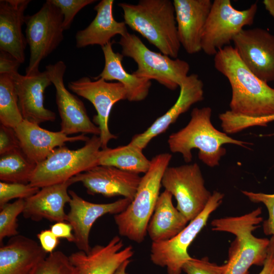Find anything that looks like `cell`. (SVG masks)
I'll use <instances>...</instances> for the list:
<instances>
[{
	"label": "cell",
	"instance_id": "5b68a950",
	"mask_svg": "<svg viewBox=\"0 0 274 274\" xmlns=\"http://www.w3.org/2000/svg\"><path fill=\"white\" fill-rule=\"evenodd\" d=\"M172 155L159 154L152 158L148 170L141 177L135 195L126 209L114 216L120 235L141 243L147 233V227L160 195L164 173Z\"/></svg>",
	"mask_w": 274,
	"mask_h": 274
},
{
	"label": "cell",
	"instance_id": "f35d334b",
	"mask_svg": "<svg viewBox=\"0 0 274 274\" xmlns=\"http://www.w3.org/2000/svg\"><path fill=\"white\" fill-rule=\"evenodd\" d=\"M21 63L11 55L0 51V74L12 75L18 73Z\"/></svg>",
	"mask_w": 274,
	"mask_h": 274
},
{
	"label": "cell",
	"instance_id": "83f0119b",
	"mask_svg": "<svg viewBox=\"0 0 274 274\" xmlns=\"http://www.w3.org/2000/svg\"><path fill=\"white\" fill-rule=\"evenodd\" d=\"M151 164L143 150L129 143L115 148L101 149L98 165L111 166L121 170L139 174H145Z\"/></svg>",
	"mask_w": 274,
	"mask_h": 274
},
{
	"label": "cell",
	"instance_id": "277c9868",
	"mask_svg": "<svg viewBox=\"0 0 274 274\" xmlns=\"http://www.w3.org/2000/svg\"><path fill=\"white\" fill-rule=\"evenodd\" d=\"M262 209L238 216L215 219L212 230L232 234L235 238L228 250V259L224 274H249L253 265L263 266L266 260L269 239L254 235L253 231L263 221Z\"/></svg>",
	"mask_w": 274,
	"mask_h": 274
},
{
	"label": "cell",
	"instance_id": "ba28073f",
	"mask_svg": "<svg viewBox=\"0 0 274 274\" xmlns=\"http://www.w3.org/2000/svg\"><path fill=\"white\" fill-rule=\"evenodd\" d=\"M63 16L56 6L49 0L37 13L25 16V30L30 56L25 75L39 72V65L63 41Z\"/></svg>",
	"mask_w": 274,
	"mask_h": 274
},
{
	"label": "cell",
	"instance_id": "603a6c76",
	"mask_svg": "<svg viewBox=\"0 0 274 274\" xmlns=\"http://www.w3.org/2000/svg\"><path fill=\"white\" fill-rule=\"evenodd\" d=\"M30 0L0 1V51L8 53L21 64L27 44L22 27Z\"/></svg>",
	"mask_w": 274,
	"mask_h": 274
},
{
	"label": "cell",
	"instance_id": "2e32d148",
	"mask_svg": "<svg viewBox=\"0 0 274 274\" xmlns=\"http://www.w3.org/2000/svg\"><path fill=\"white\" fill-rule=\"evenodd\" d=\"M81 182L90 195L101 194L107 197L122 196L132 201L141 177L116 167L97 165L72 178Z\"/></svg>",
	"mask_w": 274,
	"mask_h": 274
},
{
	"label": "cell",
	"instance_id": "4dcf8cb0",
	"mask_svg": "<svg viewBox=\"0 0 274 274\" xmlns=\"http://www.w3.org/2000/svg\"><path fill=\"white\" fill-rule=\"evenodd\" d=\"M219 118L223 132L226 134L235 133L254 126H266L268 123L274 121V115L254 117L235 114L230 110L220 114Z\"/></svg>",
	"mask_w": 274,
	"mask_h": 274
},
{
	"label": "cell",
	"instance_id": "ee69618b",
	"mask_svg": "<svg viewBox=\"0 0 274 274\" xmlns=\"http://www.w3.org/2000/svg\"><path fill=\"white\" fill-rule=\"evenodd\" d=\"M130 262V259L125 261L117 269L113 274H128L126 272V269L129 264Z\"/></svg>",
	"mask_w": 274,
	"mask_h": 274
},
{
	"label": "cell",
	"instance_id": "9a60e30c",
	"mask_svg": "<svg viewBox=\"0 0 274 274\" xmlns=\"http://www.w3.org/2000/svg\"><path fill=\"white\" fill-rule=\"evenodd\" d=\"M71 199L66 221L71 224L75 237L74 243L80 251L88 253L91 247L89 237L95 222L107 214L116 215L125 210L131 202L123 198L108 203H96L87 201L75 191L68 190Z\"/></svg>",
	"mask_w": 274,
	"mask_h": 274
},
{
	"label": "cell",
	"instance_id": "9c48e42d",
	"mask_svg": "<svg viewBox=\"0 0 274 274\" xmlns=\"http://www.w3.org/2000/svg\"><path fill=\"white\" fill-rule=\"evenodd\" d=\"M257 8L256 2L248 9L239 10L230 0L214 1L201 37V50L215 56L229 45L245 26L253 23Z\"/></svg>",
	"mask_w": 274,
	"mask_h": 274
},
{
	"label": "cell",
	"instance_id": "7402d4cb",
	"mask_svg": "<svg viewBox=\"0 0 274 274\" xmlns=\"http://www.w3.org/2000/svg\"><path fill=\"white\" fill-rule=\"evenodd\" d=\"M74 183L71 178L41 188L37 193L25 199L24 217L34 221L43 219L55 222L66 221L64 207L71 199L68 188Z\"/></svg>",
	"mask_w": 274,
	"mask_h": 274
},
{
	"label": "cell",
	"instance_id": "8992f818",
	"mask_svg": "<svg viewBox=\"0 0 274 274\" xmlns=\"http://www.w3.org/2000/svg\"><path fill=\"white\" fill-rule=\"evenodd\" d=\"M100 149V140L96 135L77 150H71L64 146L58 147L37 164L29 184L41 188L62 183L98 165Z\"/></svg>",
	"mask_w": 274,
	"mask_h": 274
},
{
	"label": "cell",
	"instance_id": "ab89813d",
	"mask_svg": "<svg viewBox=\"0 0 274 274\" xmlns=\"http://www.w3.org/2000/svg\"><path fill=\"white\" fill-rule=\"evenodd\" d=\"M40 245L47 253H51L59 244V238L55 236L51 230L41 231L37 234Z\"/></svg>",
	"mask_w": 274,
	"mask_h": 274
},
{
	"label": "cell",
	"instance_id": "52a82bcc",
	"mask_svg": "<svg viewBox=\"0 0 274 274\" xmlns=\"http://www.w3.org/2000/svg\"><path fill=\"white\" fill-rule=\"evenodd\" d=\"M118 43L123 56L136 62L138 67L132 73L138 77L155 80L174 90L188 76L190 65L187 61L150 50L135 34L128 32Z\"/></svg>",
	"mask_w": 274,
	"mask_h": 274
},
{
	"label": "cell",
	"instance_id": "f1b7e54d",
	"mask_svg": "<svg viewBox=\"0 0 274 274\" xmlns=\"http://www.w3.org/2000/svg\"><path fill=\"white\" fill-rule=\"evenodd\" d=\"M36 166L21 148L14 149L0 155V180L28 184Z\"/></svg>",
	"mask_w": 274,
	"mask_h": 274
},
{
	"label": "cell",
	"instance_id": "7bdbcfd3",
	"mask_svg": "<svg viewBox=\"0 0 274 274\" xmlns=\"http://www.w3.org/2000/svg\"><path fill=\"white\" fill-rule=\"evenodd\" d=\"M262 3L265 9L274 19V0H264Z\"/></svg>",
	"mask_w": 274,
	"mask_h": 274
},
{
	"label": "cell",
	"instance_id": "d6986e66",
	"mask_svg": "<svg viewBox=\"0 0 274 274\" xmlns=\"http://www.w3.org/2000/svg\"><path fill=\"white\" fill-rule=\"evenodd\" d=\"M179 88V97L173 106L145 131L134 135L129 142L130 144L143 150L153 138L165 131L181 114L204 99L203 83L197 74L188 75Z\"/></svg>",
	"mask_w": 274,
	"mask_h": 274
},
{
	"label": "cell",
	"instance_id": "5bb4252c",
	"mask_svg": "<svg viewBox=\"0 0 274 274\" xmlns=\"http://www.w3.org/2000/svg\"><path fill=\"white\" fill-rule=\"evenodd\" d=\"M247 67L266 83L274 81V35L259 27L243 29L233 40Z\"/></svg>",
	"mask_w": 274,
	"mask_h": 274
},
{
	"label": "cell",
	"instance_id": "e0dca14e",
	"mask_svg": "<svg viewBox=\"0 0 274 274\" xmlns=\"http://www.w3.org/2000/svg\"><path fill=\"white\" fill-rule=\"evenodd\" d=\"M124 246L123 241L116 235L105 246L97 245L86 253L79 251L68 257L77 274H113L125 261L133 256V247Z\"/></svg>",
	"mask_w": 274,
	"mask_h": 274
},
{
	"label": "cell",
	"instance_id": "1f68e13d",
	"mask_svg": "<svg viewBox=\"0 0 274 274\" xmlns=\"http://www.w3.org/2000/svg\"><path fill=\"white\" fill-rule=\"evenodd\" d=\"M25 199H17L12 203H8L0 208V243L5 237H11L19 234L17 217L22 213Z\"/></svg>",
	"mask_w": 274,
	"mask_h": 274
},
{
	"label": "cell",
	"instance_id": "cb8c5ba5",
	"mask_svg": "<svg viewBox=\"0 0 274 274\" xmlns=\"http://www.w3.org/2000/svg\"><path fill=\"white\" fill-rule=\"evenodd\" d=\"M47 254L32 238L20 234L11 237L0 248V274H31Z\"/></svg>",
	"mask_w": 274,
	"mask_h": 274
},
{
	"label": "cell",
	"instance_id": "484cf974",
	"mask_svg": "<svg viewBox=\"0 0 274 274\" xmlns=\"http://www.w3.org/2000/svg\"><path fill=\"white\" fill-rule=\"evenodd\" d=\"M113 42H110L101 47L105 58V65L101 72L94 80L103 79L107 81H117L122 84L127 93V100L129 101H141L148 96L151 81L128 73L122 65L123 56L115 52L112 48Z\"/></svg>",
	"mask_w": 274,
	"mask_h": 274
},
{
	"label": "cell",
	"instance_id": "d590c367",
	"mask_svg": "<svg viewBox=\"0 0 274 274\" xmlns=\"http://www.w3.org/2000/svg\"><path fill=\"white\" fill-rule=\"evenodd\" d=\"M60 9L63 16L62 27L68 29L76 14L83 8L95 2V0H49Z\"/></svg>",
	"mask_w": 274,
	"mask_h": 274
},
{
	"label": "cell",
	"instance_id": "d4e9b609",
	"mask_svg": "<svg viewBox=\"0 0 274 274\" xmlns=\"http://www.w3.org/2000/svg\"><path fill=\"white\" fill-rule=\"evenodd\" d=\"M113 4V0H102L94 7L96 14L94 19L87 27L76 34L77 48L94 45L102 47L111 42V39L115 36L123 37L128 32L124 21L115 19Z\"/></svg>",
	"mask_w": 274,
	"mask_h": 274
},
{
	"label": "cell",
	"instance_id": "4316f807",
	"mask_svg": "<svg viewBox=\"0 0 274 274\" xmlns=\"http://www.w3.org/2000/svg\"><path fill=\"white\" fill-rule=\"evenodd\" d=\"M172 198L173 195L164 190L158 198L147 230L152 242L170 239L188 224L189 221L173 205Z\"/></svg>",
	"mask_w": 274,
	"mask_h": 274
},
{
	"label": "cell",
	"instance_id": "ac0fdd59",
	"mask_svg": "<svg viewBox=\"0 0 274 274\" xmlns=\"http://www.w3.org/2000/svg\"><path fill=\"white\" fill-rule=\"evenodd\" d=\"M11 76L23 119L38 124L55 121V113L44 105L45 90L52 84L48 73L45 70L27 76L18 72Z\"/></svg>",
	"mask_w": 274,
	"mask_h": 274
},
{
	"label": "cell",
	"instance_id": "ffe728a7",
	"mask_svg": "<svg viewBox=\"0 0 274 274\" xmlns=\"http://www.w3.org/2000/svg\"><path fill=\"white\" fill-rule=\"evenodd\" d=\"M212 3L210 0L173 1L179 40L189 54L201 50V37Z\"/></svg>",
	"mask_w": 274,
	"mask_h": 274
},
{
	"label": "cell",
	"instance_id": "7a4b0ae2",
	"mask_svg": "<svg viewBox=\"0 0 274 274\" xmlns=\"http://www.w3.org/2000/svg\"><path fill=\"white\" fill-rule=\"evenodd\" d=\"M212 113L209 107L194 108L186 126L169 135L167 143L170 151L180 153L184 161L189 163L192 159V150L197 149L198 158L213 167L218 166L221 157L225 155L226 149L222 147L224 144L249 148L250 143L234 139L217 129L211 121Z\"/></svg>",
	"mask_w": 274,
	"mask_h": 274
},
{
	"label": "cell",
	"instance_id": "30bf717a",
	"mask_svg": "<svg viewBox=\"0 0 274 274\" xmlns=\"http://www.w3.org/2000/svg\"><path fill=\"white\" fill-rule=\"evenodd\" d=\"M224 194L214 191L203 210L177 235L170 239L154 243L151 246L152 263L166 268L167 274H181L184 264L192 257L188 249L207 225L209 218L222 203Z\"/></svg>",
	"mask_w": 274,
	"mask_h": 274
},
{
	"label": "cell",
	"instance_id": "3957f363",
	"mask_svg": "<svg viewBox=\"0 0 274 274\" xmlns=\"http://www.w3.org/2000/svg\"><path fill=\"white\" fill-rule=\"evenodd\" d=\"M124 22L141 34L160 53L177 58L181 44L179 40L173 2L170 0H141L137 4L120 3Z\"/></svg>",
	"mask_w": 274,
	"mask_h": 274
},
{
	"label": "cell",
	"instance_id": "b9f144b4",
	"mask_svg": "<svg viewBox=\"0 0 274 274\" xmlns=\"http://www.w3.org/2000/svg\"><path fill=\"white\" fill-rule=\"evenodd\" d=\"M258 274H274V236L269 239L266 260Z\"/></svg>",
	"mask_w": 274,
	"mask_h": 274
},
{
	"label": "cell",
	"instance_id": "d6a6232c",
	"mask_svg": "<svg viewBox=\"0 0 274 274\" xmlns=\"http://www.w3.org/2000/svg\"><path fill=\"white\" fill-rule=\"evenodd\" d=\"M31 274H77V272L68 256L61 251H55L40 262Z\"/></svg>",
	"mask_w": 274,
	"mask_h": 274
},
{
	"label": "cell",
	"instance_id": "6da1fadb",
	"mask_svg": "<svg viewBox=\"0 0 274 274\" xmlns=\"http://www.w3.org/2000/svg\"><path fill=\"white\" fill-rule=\"evenodd\" d=\"M214 63L230 85L231 112L254 117L274 115V88L247 67L233 47L228 45L218 50Z\"/></svg>",
	"mask_w": 274,
	"mask_h": 274
},
{
	"label": "cell",
	"instance_id": "8d00e7d4",
	"mask_svg": "<svg viewBox=\"0 0 274 274\" xmlns=\"http://www.w3.org/2000/svg\"><path fill=\"white\" fill-rule=\"evenodd\" d=\"M226 269V263L218 265L206 256L200 259L192 257L184 264L182 270L186 274H224Z\"/></svg>",
	"mask_w": 274,
	"mask_h": 274
},
{
	"label": "cell",
	"instance_id": "74e56055",
	"mask_svg": "<svg viewBox=\"0 0 274 274\" xmlns=\"http://www.w3.org/2000/svg\"><path fill=\"white\" fill-rule=\"evenodd\" d=\"M20 148V143L14 128L0 125V155Z\"/></svg>",
	"mask_w": 274,
	"mask_h": 274
},
{
	"label": "cell",
	"instance_id": "60d3db41",
	"mask_svg": "<svg viewBox=\"0 0 274 274\" xmlns=\"http://www.w3.org/2000/svg\"><path fill=\"white\" fill-rule=\"evenodd\" d=\"M50 230L58 238H64L69 242H74L75 237L73 228L68 223L64 222H56L51 226Z\"/></svg>",
	"mask_w": 274,
	"mask_h": 274
},
{
	"label": "cell",
	"instance_id": "f546056e",
	"mask_svg": "<svg viewBox=\"0 0 274 274\" xmlns=\"http://www.w3.org/2000/svg\"><path fill=\"white\" fill-rule=\"evenodd\" d=\"M23 120L12 76L0 74L1 124L14 128Z\"/></svg>",
	"mask_w": 274,
	"mask_h": 274
},
{
	"label": "cell",
	"instance_id": "8fae6325",
	"mask_svg": "<svg viewBox=\"0 0 274 274\" xmlns=\"http://www.w3.org/2000/svg\"><path fill=\"white\" fill-rule=\"evenodd\" d=\"M177 200V209L189 222L205 208L212 193L205 187L199 166L194 163L165 169L161 182Z\"/></svg>",
	"mask_w": 274,
	"mask_h": 274
},
{
	"label": "cell",
	"instance_id": "836d02e7",
	"mask_svg": "<svg viewBox=\"0 0 274 274\" xmlns=\"http://www.w3.org/2000/svg\"><path fill=\"white\" fill-rule=\"evenodd\" d=\"M40 188L29 183L0 182V208L14 198L26 199L37 193Z\"/></svg>",
	"mask_w": 274,
	"mask_h": 274
},
{
	"label": "cell",
	"instance_id": "e575fe53",
	"mask_svg": "<svg viewBox=\"0 0 274 274\" xmlns=\"http://www.w3.org/2000/svg\"><path fill=\"white\" fill-rule=\"evenodd\" d=\"M242 193L254 203H262L266 207L268 216L262 224L263 231L266 235L274 236V193L266 194L242 190Z\"/></svg>",
	"mask_w": 274,
	"mask_h": 274
},
{
	"label": "cell",
	"instance_id": "7c38bea8",
	"mask_svg": "<svg viewBox=\"0 0 274 274\" xmlns=\"http://www.w3.org/2000/svg\"><path fill=\"white\" fill-rule=\"evenodd\" d=\"M68 87L75 93L92 103L97 114L93 121L100 130L99 137L101 149L108 148L111 140L117 139L109 129L110 114L113 106L118 101L127 99L126 91L124 86L119 82H109L103 79L92 81L87 77L71 81Z\"/></svg>",
	"mask_w": 274,
	"mask_h": 274
},
{
	"label": "cell",
	"instance_id": "44dd1931",
	"mask_svg": "<svg viewBox=\"0 0 274 274\" xmlns=\"http://www.w3.org/2000/svg\"><path fill=\"white\" fill-rule=\"evenodd\" d=\"M14 130L21 149L37 164L44 161L54 149L64 146L67 142H86L89 139L84 134L68 136L61 131H49L40 127L39 124L25 120Z\"/></svg>",
	"mask_w": 274,
	"mask_h": 274
},
{
	"label": "cell",
	"instance_id": "4fadbf2b",
	"mask_svg": "<svg viewBox=\"0 0 274 274\" xmlns=\"http://www.w3.org/2000/svg\"><path fill=\"white\" fill-rule=\"evenodd\" d=\"M45 68L56 90V102L61 118L60 131L67 135L82 133L99 136L100 130L89 118L84 103L65 87V63L59 60Z\"/></svg>",
	"mask_w": 274,
	"mask_h": 274
}]
</instances>
